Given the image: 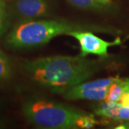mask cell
I'll return each instance as SVG.
<instances>
[{"instance_id":"7a4b0ae2","label":"cell","mask_w":129,"mask_h":129,"mask_svg":"<svg viewBox=\"0 0 129 129\" xmlns=\"http://www.w3.org/2000/svg\"><path fill=\"white\" fill-rule=\"evenodd\" d=\"M106 27L91 24L73 23L65 20L29 19L17 24L6 37L7 45L15 49L31 48L47 43L54 37L73 31L108 32Z\"/></svg>"},{"instance_id":"30bf717a","label":"cell","mask_w":129,"mask_h":129,"mask_svg":"<svg viewBox=\"0 0 129 129\" xmlns=\"http://www.w3.org/2000/svg\"><path fill=\"white\" fill-rule=\"evenodd\" d=\"M12 64L9 57L0 50V80L9 79L12 75Z\"/></svg>"},{"instance_id":"52a82bcc","label":"cell","mask_w":129,"mask_h":129,"mask_svg":"<svg viewBox=\"0 0 129 129\" xmlns=\"http://www.w3.org/2000/svg\"><path fill=\"white\" fill-rule=\"evenodd\" d=\"M122 105L119 102L106 101L97 106L95 108V113L98 115L118 120L119 111Z\"/></svg>"},{"instance_id":"8992f818","label":"cell","mask_w":129,"mask_h":129,"mask_svg":"<svg viewBox=\"0 0 129 129\" xmlns=\"http://www.w3.org/2000/svg\"><path fill=\"white\" fill-rule=\"evenodd\" d=\"M14 11L23 20L35 19L49 15L50 5L47 0H17Z\"/></svg>"},{"instance_id":"3957f363","label":"cell","mask_w":129,"mask_h":129,"mask_svg":"<svg viewBox=\"0 0 129 129\" xmlns=\"http://www.w3.org/2000/svg\"><path fill=\"white\" fill-rule=\"evenodd\" d=\"M22 111L29 123L42 128H92L98 123L92 114L45 99L29 101Z\"/></svg>"},{"instance_id":"5bb4252c","label":"cell","mask_w":129,"mask_h":129,"mask_svg":"<svg viewBox=\"0 0 129 129\" xmlns=\"http://www.w3.org/2000/svg\"><path fill=\"white\" fill-rule=\"evenodd\" d=\"M100 1H101L103 2H105V3H107V4L111 2V0H100Z\"/></svg>"},{"instance_id":"5b68a950","label":"cell","mask_w":129,"mask_h":129,"mask_svg":"<svg viewBox=\"0 0 129 129\" xmlns=\"http://www.w3.org/2000/svg\"><path fill=\"white\" fill-rule=\"evenodd\" d=\"M68 35L78 40L80 47V55L82 57H86L88 55L106 57L108 55V49L110 47L120 44L119 38L113 42H107L94 35L91 31H73L70 32Z\"/></svg>"},{"instance_id":"277c9868","label":"cell","mask_w":129,"mask_h":129,"mask_svg":"<svg viewBox=\"0 0 129 129\" xmlns=\"http://www.w3.org/2000/svg\"><path fill=\"white\" fill-rule=\"evenodd\" d=\"M115 79V77H111L93 81L83 82L65 90L60 92V94H62L64 98L70 101H104L109 86Z\"/></svg>"},{"instance_id":"4fadbf2b","label":"cell","mask_w":129,"mask_h":129,"mask_svg":"<svg viewBox=\"0 0 129 129\" xmlns=\"http://www.w3.org/2000/svg\"><path fill=\"white\" fill-rule=\"evenodd\" d=\"M116 129H129V120H127L122 124L118 125L117 127H115Z\"/></svg>"},{"instance_id":"6da1fadb","label":"cell","mask_w":129,"mask_h":129,"mask_svg":"<svg viewBox=\"0 0 129 129\" xmlns=\"http://www.w3.org/2000/svg\"><path fill=\"white\" fill-rule=\"evenodd\" d=\"M23 68L33 80L59 93L85 82L98 70L95 61L80 55H55L24 60Z\"/></svg>"},{"instance_id":"ba28073f","label":"cell","mask_w":129,"mask_h":129,"mask_svg":"<svg viewBox=\"0 0 129 129\" xmlns=\"http://www.w3.org/2000/svg\"><path fill=\"white\" fill-rule=\"evenodd\" d=\"M125 88V79H120L116 76L113 82L109 86L104 101L110 102H119L120 97L124 92Z\"/></svg>"},{"instance_id":"9c48e42d","label":"cell","mask_w":129,"mask_h":129,"mask_svg":"<svg viewBox=\"0 0 129 129\" xmlns=\"http://www.w3.org/2000/svg\"><path fill=\"white\" fill-rule=\"evenodd\" d=\"M74 7L83 9H100L107 3L100 0H68Z\"/></svg>"},{"instance_id":"7c38bea8","label":"cell","mask_w":129,"mask_h":129,"mask_svg":"<svg viewBox=\"0 0 129 129\" xmlns=\"http://www.w3.org/2000/svg\"><path fill=\"white\" fill-rule=\"evenodd\" d=\"M118 120H129V106H121Z\"/></svg>"},{"instance_id":"8fae6325","label":"cell","mask_w":129,"mask_h":129,"mask_svg":"<svg viewBox=\"0 0 129 129\" xmlns=\"http://www.w3.org/2000/svg\"><path fill=\"white\" fill-rule=\"evenodd\" d=\"M6 24V11L4 4L0 1V35L4 32Z\"/></svg>"}]
</instances>
